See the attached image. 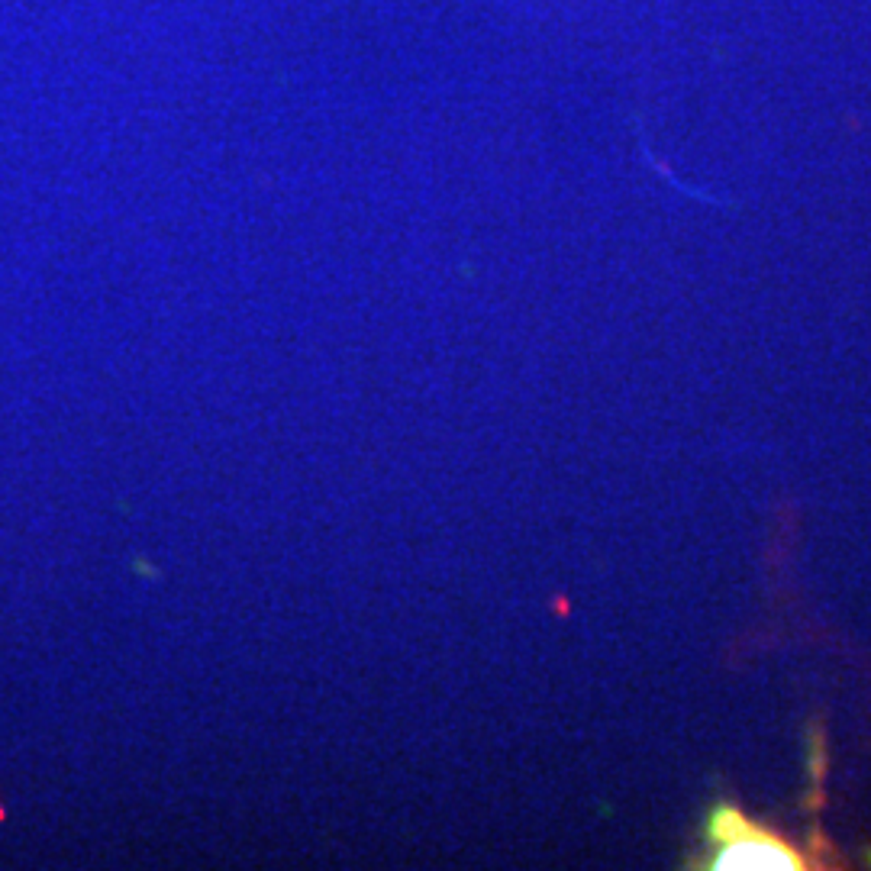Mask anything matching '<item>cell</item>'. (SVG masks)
Masks as SVG:
<instances>
[{
  "label": "cell",
  "instance_id": "1",
  "mask_svg": "<svg viewBox=\"0 0 871 871\" xmlns=\"http://www.w3.org/2000/svg\"><path fill=\"white\" fill-rule=\"evenodd\" d=\"M710 868L717 871H804L814 868L794 842L742 816L733 806H717L707 826Z\"/></svg>",
  "mask_w": 871,
  "mask_h": 871
}]
</instances>
